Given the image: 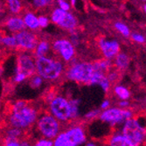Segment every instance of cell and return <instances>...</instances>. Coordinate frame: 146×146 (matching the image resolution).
I'll return each mask as SVG.
<instances>
[{"label":"cell","instance_id":"cb8c5ba5","mask_svg":"<svg viewBox=\"0 0 146 146\" xmlns=\"http://www.w3.org/2000/svg\"><path fill=\"white\" fill-rule=\"evenodd\" d=\"M114 27L123 38H129L131 31L125 23L121 22V21H116L114 24Z\"/></svg>","mask_w":146,"mask_h":146},{"label":"cell","instance_id":"4dcf8cb0","mask_svg":"<svg viewBox=\"0 0 146 146\" xmlns=\"http://www.w3.org/2000/svg\"><path fill=\"white\" fill-rule=\"evenodd\" d=\"M57 4V7L64 11H71L72 6L70 2L66 1V0H58L55 2Z\"/></svg>","mask_w":146,"mask_h":146},{"label":"cell","instance_id":"e575fe53","mask_svg":"<svg viewBox=\"0 0 146 146\" xmlns=\"http://www.w3.org/2000/svg\"><path fill=\"white\" fill-rule=\"evenodd\" d=\"M1 146H20L19 141H5Z\"/></svg>","mask_w":146,"mask_h":146},{"label":"cell","instance_id":"6da1fadb","mask_svg":"<svg viewBox=\"0 0 146 146\" xmlns=\"http://www.w3.org/2000/svg\"><path fill=\"white\" fill-rule=\"evenodd\" d=\"M40 111L36 105L25 100H18L9 109L7 115V126L16 128L25 133L36 123Z\"/></svg>","mask_w":146,"mask_h":146},{"label":"cell","instance_id":"3957f363","mask_svg":"<svg viewBox=\"0 0 146 146\" xmlns=\"http://www.w3.org/2000/svg\"><path fill=\"white\" fill-rule=\"evenodd\" d=\"M36 74L46 82H57L64 76L66 65L54 54L35 59Z\"/></svg>","mask_w":146,"mask_h":146},{"label":"cell","instance_id":"603a6c76","mask_svg":"<svg viewBox=\"0 0 146 146\" xmlns=\"http://www.w3.org/2000/svg\"><path fill=\"white\" fill-rule=\"evenodd\" d=\"M2 46H5L8 49L18 50V45L16 38L13 34H5L2 39Z\"/></svg>","mask_w":146,"mask_h":146},{"label":"cell","instance_id":"8fae6325","mask_svg":"<svg viewBox=\"0 0 146 146\" xmlns=\"http://www.w3.org/2000/svg\"><path fill=\"white\" fill-rule=\"evenodd\" d=\"M23 74L27 80L36 74L35 58L32 52H19L16 58L15 71Z\"/></svg>","mask_w":146,"mask_h":146},{"label":"cell","instance_id":"ffe728a7","mask_svg":"<svg viewBox=\"0 0 146 146\" xmlns=\"http://www.w3.org/2000/svg\"><path fill=\"white\" fill-rule=\"evenodd\" d=\"M111 90L113 91L114 95L119 99V101H129L131 97V93L126 86L115 84L114 87H112Z\"/></svg>","mask_w":146,"mask_h":146},{"label":"cell","instance_id":"4fadbf2b","mask_svg":"<svg viewBox=\"0 0 146 146\" xmlns=\"http://www.w3.org/2000/svg\"><path fill=\"white\" fill-rule=\"evenodd\" d=\"M98 48L102 59L113 61L115 56L121 52V45L115 38H100L97 40Z\"/></svg>","mask_w":146,"mask_h":146},{"label":"cell","instance_id":"7402d4cb","mask_svg":"<svg viewBox=\"0 0 146 146\" xmlns=\"http://www.w3.org/2000/svg\"><path fill=\"white\" fill-rule=\"evenodd\" d=\"M71 107V122H77L80 117V106L82 104V100L80 98H69Z\"/></svg>","mask_w":146,"mask_h":146},{"label":"cell","instance_id":"8992f818","mask_svg":"<svg viewBox=\"0 0 146 146\" xmlns=\"http://www.w3.org/2000/svg\"><path fill=\"white\" fill-rule=\"evenodd\" d=\"M35 127L42 138L52 141L64 128L61 123H60L57 119L52 116L46 111H44L43 113L40 112L35 123Z\"/></svg>","mask_w":146,"mask_h":146},{"label":"cell","instance_id":"836d02e7","mask_svg":"<svg viewBox=\"0 0 146 146\" xmlns=\"http://www.w3.org/2000/svg\"><path fill=\"white\" fill-rule=\"evenodd\" d=\"M116 107L122 110L130 108V102L129 101H118L116 103Z\"/></svg>","mask_w":146,"mask_h":146},{"label":"cell","instance_id":"83f0119b","mask_svg":"<svg viewBox=\"0 0 146 146\" xmlns=\"http://www.w3.org/2000/svg\"><path fill=\"white\" fill-rule=\"evenodd\" d=\"M129 38H131V40L133 42H135V43H137V44H140V45L145 43V36L141 33L131 32Z\"/></svg>","mask_w":146,"mask_h":146},{"label":"cell","instance_id":"f35d334b","mask_svg":"<svg viewBox=\"0 0 146 146\" xmlns=\"http://www.w3.org/2000/svg\"><path fill=\"white\" fill-rule=\"evenodd\" d=\"M1 71H2V69H1V67H0V74H1Z\"/></svg>","mask_w":146,"mask_h":146},{"label":"cell","instance_id":"1f68e13d","mask_svg":"<svg viewBox=\"0 0 146 146\" xmlns=\"http://www.w3.org/2000/svg\"><path fill=\"white\" fill-rule=\"evenodd\" d=\"M25 81H27V78L26 76H25L23 74L19 73V72H14V74H13L12 77V82L14 83H22Z\"/></svg>","mask_w":146,"mask_h":146},{"label":"cell","instance_id":"52a82bcc","mask_svg":"<svg viewBox=\"0 0 146 146\" xmlns=\"http://www.w3.org/2000/svg\"><path fill=\"white\" fill-rule=\"evenodd\" d=\"M120 133L126 137L134 146H142L145 143L146 130L138 117H133L125 121L117 129Z\"/></svg>","mask_w":146,"mask_h":146},{"label":"cell","instance_id":"8d00e7d4","mask_svg":"<svg viewBox=\"0 0 146 146\" xmlns=\"http://www.w3.org/2000/svg\"><path fill=\"white\" fill-rule=\"evenodd\" d=\"M83 146H103V144H100L99 142L94 141V140H91V141H87L85 143V144Z\"/></svg>","mask_w":146,"mask_h":146},{"label":"cell","instance_id":"9a60e30c","mask_svg":"<svg viewBox=\"0 0 146 146\" xmlns=\"http://www.w3.org/2000/svg\"><path fill=\"white\" fill-rule=\"evenodd\" d=\"M106 146H134L126 137H124L118 129H115L112 133L106 138L103 143Z\"/></svg>","mask_w":146,"mask_h":146},{"label":"cell","instance_id":"4316f807","mask_svg":"<svg viewBox=\"0 0 146 146\" xmlns=\"http://www.w3.org/2000/svg\"><path fill=\"white\" fill-rule=\"evenodd\" d=\"M101 110L98 109H94L91 110L89 111H88L84 115H83V121L84 122H88V123H91L94 122L96 119H98L99 115H100Z\"/></svg>","mask_w":146,"mask_h":146},{"label":"cell","instance_id":"d6a6232c","mask_svg":"<svg viewBox=\"0 0 146 146\" xmlns=\"http://www.w3.org/2000/svg\"><path fill=\"white\" fill-rule=\"evenodd\" d=\"M110 107H111V101H110V99H108V98H106V99H104V100L102 102V103H101V105H100V107H99V110H100L101 111H103V110H108V109L110 108Z\"/></svg>","mask_w":146,"mask_h":146},{"label":"cell","instance_id":"ac0fdd59","mask_svg":"<svg viewBox=\"0 0 146 146\" xmlns=\"http://www.w3.org/2000/svg\"><path fill=\"white\" fill-rule=\"evenodd\" d=\"M130 57L125 52H120L119 54L115 56L113 61L114 68L118 70L119 72L125 71L129 68L130 65Z\"/></svg>","mask_w":146,"mask_h":146},{"label":"cell","instance_id":"60d3db41","mask_svg":"<svg viewBox=\"0 0 146 146\" xmlns=\"http://www.w3.org/2000/svg\"><path fill=\"white\" fill-rule=\"evenodd\" d=\"M103 146H106V145H104V144H103Z\"/></svg>","mask_w":146,"mask_h":146},{"label":"cell","instance_id":"5b68a950","mask_svg":"<svg viewBox=\"0 0 146 146\" xmlns=\"http://www.w3.org/2000/svg\"><path fill=\"white\" fill-rule=\"evenodd\" d=\"M46 112L63 123L71 122V107L69 98L54 92H49L46 96Z\"/></svg>","mask_w":146,"mask_h":146},{"label":"cell","instance_id":"2e32d148","mask_svg":"<svg viewBox=\"0 0 146 146\" xmlns=\"http://www.w3.org/2000/svg\"><path fill=\"white\" fill-rule=\"evenodd\" d=\"M21 17L24 21L25 28L27 30L36 32L39 29L38 16L36 15L35 12H33V11H25V12H23Z\"/></svg>","mask_w":146,"mask_h":146},{"label":"cell","instance_id":"277c9868","mask_svg":"<svg viewBox=\"0 0 146 146\" xmlns=\"http://www.w3.org/2000/svg\"><path fill=\"white\" fill-rule=\"evenodd\" d=\"M88 141V132L82 123H70L54 140V146H83Z\"/></svg>","mask_w":146,"mask_h":146},{"label":"cell","instance_id":"9c48e42d","mask_svg":"<svg viewBox=\"0 0 146 146\" xmlns=\"http://www.w3.org/2000/svg\"><path fill=\"white\" fill-rule=\"evenodd\" d=\"M49 19L50 22L57 25L59 28L68 31L70 33L75 32L79 25L78 19L74 13L71 11H64L57 6L51 10Z\"/></svg>","mask_w":146,"mask_h":146},{"label":"cell","instance_id":"e0dca14e","mask_svg":"<svg viewBox=\"0 0 146 146\" xmlns=\"http://www.w3.org/2000/svg\"><path fill=\"white\" fill-rule=\"evenodd\" d=\"M25 137V132L7 126L3 132V142L5 141H21Z\"/></svg>","mask_w":146,"mask_h":146},{"label":"cell","instance_id":"ab89813d","mask_svg":"<svg viewBox=\"0 0 146 146\" xmlns=\"http://www.w3.org/2000/svg\"><path fill=\"white\" fill-rule=\"evenodd\" d=\"M0 12H2V11H1V5H0Z\"/></svg>","mask_w":146,"mask_h":146},{"label":"cell","instance_id":"f1b7e54d","mask_svg":"<svg viewBox=\"0 0 146 146\" xmlns=\"http://www.w3.org/2000/svg\"><path fill=\"white\" fill-rule=\"evenodd\" d=\"M38 26L39 29H44L48 27V25H50V19L49 17L45 15V14H41L38 16Z\"/></svg>","mask_w":146,"mask_h":146},{"label":"cell","instance_id":"74e56055","mask_svg":"<svg viewBox=\"0 0 146 146\" xmlns=\"http://www.w3.org/2000/svg\"><path fill=\"white\" fill-rule=\"evenodd\" d=\"M5 34H6V32L4 30V28L2 27V26H0V46H1V44H2V39Z\"/></svg>","mask_w":146,"mask_h":146},{"label":"cell","instance_id":"d590c367","mask_svg":"<svg viewBox=\"0 0 146 146\" xmlns=\"http://www.w3.org/2000/svg\"><path fill=\"white\" fill-rule=\"evenodd\" d=\"M20 146H33V142L29 138L25 137L20 141Z\"/></svg>","mask_w":146,"mask_h":146},{"label":"cell","instance_id":"484cf974","mask_svg":"<svg viewBox=\"0 0 146 146\" xmlns=\"http://www.w3.org/2000/svg\"><path fill=\"white\" fill-rule=\"evenodd\" d=\"M44 80L38 75L37 74H35L34 75H33L32 77H30L28 79V84H29V87L33 89H38L40 88L41 86L43 85L44 83Z\"/></svg>","mask_w":146,"mask_h":146},{"label":"cell","instance_id":"5bb4252c","mask_svg":"<svg viewBox=\"0 0 146 146\" xmlns=\"http://www.w3.org/2000/svg\"><path fill=\"white\" fill-rule=\"evenodd\" d=\"M4 26L5 30L10 33V34H16L26 29L21 15L20 16H12V15L9 16L5 19Z\"/></svg>","mask_w":146,"mask_h":146},{"label":"cell","instance_id":"7a4b0ae2","mask_svg":"<svg viewBox=\"0 0 146 146\" xmlns=\"http://www.w3.org/2000/svg\"><path fill=\"white\" fill-rule=\"evenodd\" d=\"M99 72L103 71L99 68L96 60L76 61L74 60L72 62L67 65L64 76L70 82H76L78 84L92 86L93 81Z\"/></svg>","mask_w":146,"mask_h":146},{"label":"cell","instance_id":"f546056e","mask_svg":"<svg viewBox=\"0 0 146 146\" xmlns=\"http://www.w3.org/2000/svg\"><path fill=\"white\" fill-rule=\"evenodd\" d=\"M33 146H54V141L40 137L33 142Z\"/></svg>","mask_w":146,"mask_h":146},{"label":"cell","instance_id":"7c38bea8","mask_svg":"<svg viewBox=\"0 0 146 146\" xmlns=\"http://www.w3.org/2000/svg\"><path fill=\"white\" fill-rule=\"evenodd\" d=\"M16 38L18 50L20 52H32L36 48V46L39 40V36L35 33L25 29L16 34H13Z\"/></svg>","mask_w":146,"mask_h":146},{"label":"cell","instance_id":"d6986e66","mask_svg":"<svg viewBox=\"0 0 146 146\" xmlns=\"http://www.w3.org/2000/svg\"><path fill=\"white\" fill-rule=\"evenodd\" d=\"M49 52H52L51 50V41L45 38H39V40L36 46V48L33 52V57L38 58L42 56L49 55Z\"/></svg>","mask_w":146,"mask_h":146},{"label":"cell","instance_id":"30bf717a","mask_svg":"<svg viewBox=\"0 0 146 146\" xmlns=\"http://www.w3.org/2000/svg\"><path fill=\"white\" fill-rule=\"evenodd\" d=\"M51 50L52 54L59 58L66 65L75 60V46L68 38H57L51 41Z\"/></svg>","mask_w":146,"mask_h":146},{"label":"cell","instance_id":"44dd1931","mask_svg":"<svg viewBox=\"0 0 146 146\" xmlns=\"http://www.w3.org/2000/svg\"><path fill=\"white\" fill-rule=\"evenodd\" d=\"M5 6L12 16H20L24 11V4L20 0H8Z\"/></svg>","mask_w":146,"mask_h":146},{"label":"cell","instance_id":"ba28073f","mask_svg":"<svg viewBox=\"0 0 146 146\" xmlns=\"http://www.w3.org/2000/svg\"><path fill=\"white\" fill-rule=\"evenodd\" d=\"M133 117H135V112L131 108L122 110L116 106H113L108 110L101 111L98 119L102 123L109 124L112 128L118 127L117 129H119L125 121Z\"/></svg>","mask_w":146,"mask_h":146},{"label":"cell","instance_id":"d4e9b609","mask_svg":"<svg viewBox=\"0 0 146 146\" xmlns=\"http://www.w3.org/2000/svg\"><path fill=\"white\" fill-rule=\"evenodd\" d=\"M54 1H50V0H33V1L29 2L30 6L33 10H45L47 7H50L52 4H54Z\"/></svg>","mask_w":146,"mask_h":146}]
</instances>
